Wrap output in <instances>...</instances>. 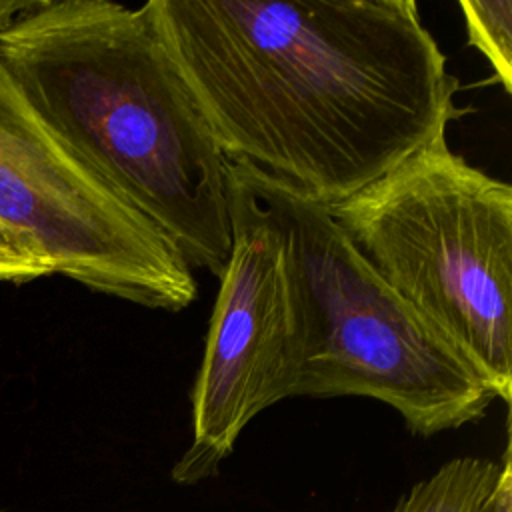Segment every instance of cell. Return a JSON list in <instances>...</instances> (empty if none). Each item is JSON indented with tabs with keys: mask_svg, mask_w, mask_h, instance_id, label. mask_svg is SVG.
Returning <instances> with one entry per match:
<instances>
[{
	"mask_svg": "<svg viewBox=\"0 0 512 512\" xmlns=\"http://www.w3.org/2000/svg\"><path fill=\"white\" fill-rule=\"evenodd\" d=\"M468 44L486 56L496 80L512 92V2L510 0H462Z\"/></svg>",
	"mask_w": 512,
	"mask_h": 512,
	"instance_id": "cell-8",
	"label": "cell"
},
{
	"mask_svg": "<svg viewBox=\"0 0 512 512\" xmlns=\"http://www.w3.org/2000/svg\"><path fill=\"white\" fill-rule=\"evenodd\" d=\"M0 512H10V510H4V508H0Z\"/></svg>",
	"mask_w": 512,
	"mask_h": 512,
	"instance_id": "cell-11",
	"label": "cell"
},
{
	"mask_svg": "<svg viewBox=\"0 0 512 512\" xmlns=\"http://www.w3.org/2000/svg\"><path fill=\"white\" fill-rule=\"evenodd\" d=\"M0 60L82 164L190 268L220 278L232 246L226 158L150 2H8Z\"/></svg>",
	"mask_w": 512,
	"mask_h": 512,
	"instance_id": "cell-2",
	"label": "cell"
},
{
	"mask_svg": "<svg viewBox=\"0 0 512 512\" xmlns=\"http://www.w3.org/2000/svg\"><path fill=\"white\" fill-rule=\"evenodd\" d=\"M504 466L500 460L458 456L416 482L386 512H482Z\"/></svg>",
	"mask_w": 512,
	"mask_h": 512,
	"instance_id": "cell-7",
	"label": "cell"
},
{
	"mask_svg": "<svg viewBox=\"0 0 512 512\" xmlns=\"http://www.w3.org/2000/svg\"><path fill=\"white\" fill-rule=\"evenodd\" d=\"M0 222L54 274L144 308L198 298L190 264L58 138L0 60Z\"/></svg>",
	"mask_w": 512,
	"mask_h": 512,
	"instance_id": "cell-5",
	"label": "cell"
},
{
	"mask_svg": "<svg viewBox=\"0 0 512 512\" xmlns=\"http://www.w3.org/2000/svg\"><path fill=\"white\" fill-rule=\"evenodd\" d=\"M482 512H512V458L510 444L504 448V466L496 482L494 492L490 494Z\"/></svg>",
	"mask_w": 512,
	"mask_h": 512,
	"instance_id": "cell-10",
	"label": "cell"
},
{
	"mask_svg": "<svg viewBox=\"0 0 512 512\" xmlns=\"http://www.w3.org/2000/svg\"><path fill=\"white\" fill-rule=\"evenodd\" d=\"M378 276L490 386L512 396V188L438 134L328 206Z\"/></svg>",
	"mask_w": 512,
	"mask_h": 512,
	"instance_id": "cell-4",
	"label": "cell"
},
{
	"mask_svg": "<svg viewBox=\"0 0 512 512\" xmlns=\"http://www.w3.org/2000/svg\"><path fill=\"white\" fill-rule=\"evenodd\" d=\"M228 162L336 204L466 110L412 0H150Z\"/></svg>",
	"mask_w": 512,
	"mask_h": 512,
	"instance_id": "cell-1",
	"label": "cell"
},
{
	"mask_svg": "<svg viewBox=\"0 0 512 512\" xmlns=\"http://www.w3.org/2000/svg\"><path fill=\"white\" fill-rule=\"evenodd\" d=\"M54 274L46 258L0 222V282L26 284Z\"/></svg>",
	"mask_w": 512,
	"mask_h": 512,
	"instance_id": "cell-9",
	"label": "cell"
},
{
	"mask_svg": "<svg viewBox=\"0 0 512 512\" xmlns=\"http://www.w3.org/2000/svg\"><path fill=\"white\" fill-rule=\"evenodd\" d=\"M226 192L232 246L192 388V440L172 468L178 484L216 476L248 422L290 398L292 390L294 326L284 236L228 160Z\"/></svg>",
	"mask_w": 512,
	"mask_h": 512,
	"instance_id": "cell-6",
	"label": "cell"
},
{
	"mask_svg": "<svg viewBox=\"0 0 512 512\" xmlns=\"http://www.w3.org/2000/svg\"><path fill=\"white\" fill-rule=\"evenodd\" d=\"M236 166L284 236L290 398L366 396L392 406L424 438L480 420L496 394L360 256L328 206Z\"/></svg>",
	"mask_w": 512,
	"mask_h": 512,
	"instance_id": "cell-3",
	"label": "cell"
}]
</instances>
